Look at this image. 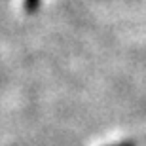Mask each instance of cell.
Listing matches in <instances>:
<instances>
[{"instance_id": "7a4b0ae2", "label": "cell", "mask_w": 146, "mask_h": 146, "mask_svg": "<svg viewBox=\"0 0 146 146\" xmlns=\"http://www.w3.org/2000/svg\"><path fill=\"white\" fill-rule=\"evenodd\" d=\"M118 146H135V144H133L131 141H123V142H119Z\"/></svg>"}, {"instance_id": "6da1fadb", "label": "cell", "mask_w": 146, "mask_h": 146, "mask_svg": "<svg viewBox=\"0 0 146 146\" xmlns=\"http://www.w3.org/2000/svg\"><path fill=\"white\" fill-rule=\"evenodd\" d=\"M40 2L42 0H23V8L27 13H36L38 8H40Z\"/></svg>"}]
</instances>
